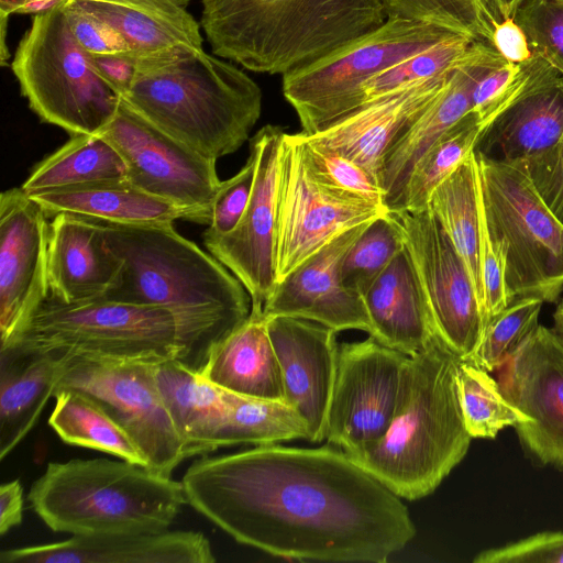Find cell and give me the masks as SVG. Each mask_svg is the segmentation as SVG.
Instances as JSON below:
<instances>
[{
    "mask_svg": "<svg viewBox=\"0 0 563 563\" xmlns=\"http://www.w3.org/2000/svg\"><path fill=\"white\" fill-rule=\"evenodd\" d=\"M180 482L235 541L285 560L384 563L416 534L401 498L329 445L202 455Z\"/></svg>",
    "mask_w": 563,
    "mask_h": 563,
    "instance_id": "cell-1",
    "label": "cell"
},
{
    "mask_svg": "<svg viewBox=\"0 0 563 563\" xmlns=\"http://www.w3.org/2000/svg\"><path fill=\"white\" fill-rule=\"evenodd\" d=\"M95 220L122 262L117 283L99 299L169 310L177 329L175 360L200 372L216 346L251 313L243 284L213 255L180 235L174 223Z\"/></svg>",
    "mask_w": 563,
    "mask_h": 563,
    "instance_id": "cell-2",
    "label": "cell"
},
{
    "mask_svg": "<svg viewBox=\"0 0 563 563\" xmlns=\"http://www.w3.org/2000/svg\"><path fill=\"white\" fill-rule=\"evenodd\" d=\"M122 99L151 123L212 159L238 151L262 110L258 85L203 48L177 46L137 56Z\"/></svg>",
    "mask_w": 563,
    "mask_h": 563,
    "instance_id": "cell-3",
    "label": "cell"
},
{
    "mask_svg": "<svg viewBox=\"0 0 563 563\" xmlns=\"http://www.w3.org/2000/svg\"><path fill=\"white\" fill-rule=\"evenodd\" d=\"M460 361L439 338L409 356L388 429L374 443L347 453L400 498L433 493L467 453L472 437L459 397Z\"/></svg>",
    "mask_w": 563,
    "mask_h": 563,
    "instance_id": "cell-4",
    "label": "cell"
},
{
    "mask_svg": "<svg viewBox=\"0 0 563 563\" xmlns=\"http://www.w3.org/2000/svg\"><path fill=\"white\" fill-rule=\"evenodd\" d=\"M212 53L285 75L380 26L383 0H201Z\"/></svg>",
    "mask_w": 563,
    "mask_h": 563,
    "instance_id": "cell-5",
    "label": "cell"
},
{
    "mask_svg": "<svg viewBox=\"0 0 563 563\" xmlns=\"http://www.w3.org/2000/svg\"><path fill=\"white\" fill-rule=\"evenodd\" d=\"M27 500L49 529L71 536L162 532L187 504L181 482L106 457L48 463Z\"/></svg>",
    "mask_w": 563,
    "mask_h": 563,
    "instance_id": "cell-6",
    "label": "cell"
},
{
    "mask_svg": "<svg viewBox=\"0 0 563 563\" xmlns=\"http://www.w3.org/2000/svg\"><path fill=\"white\" fill-rule=\"evenodd\" d=\"M0 351L156 363L177 357V329L163 307L64 302L48 292Z\"/></svg>",
    "mask_w": 563,
    "mask_h": 563,
    "instance_id": "cell-7",
    "label": "cell"
},
{
    "mask_svg": "<svg viewBox=\"0 0 563 563\" xmlns=\"http://www.w3.org/2000/svg\"><path fill=\"white\" fill-rule=\"evenodd\" d=\"M11 68L33 112L70 135L99 134L122 100L75 37L62 1L33 15Z\"/></svg>",
    "mask_w": 563,
    "mask_h": 563,
    "instance_id": "cell-8",
    "label": "cell"
},
{
    "mask_svg": "<svg viewBox=\"0 0 563 563\" xmlns=\"http://www.w3.org/2000/svg\"><path fill=\"white\" fill-rule=\"evenodd\" d=\"M476 157L487 233L505 263L508 305L521 298L558 301L563 292V223L521 165L477 152Z\"/></svg>",
    "mask_w": 563,
    "mask_h": 563,
    "instance_id": "cell-9",
    "label": "cell"
},
{
    "mask_svg": "<svg viewBox=\"0 0 563 563\" xmlns=\"http://www.w3.org/2000/svg\"><path fill=\"white\" fill-rule=\"evenodd\" d=\"M457 34L387 16L369 33L283 75L284 97L296 111L301 132L316 133L362 107L363 88L378 73Z\"/></svg>",
    "mask_w": 563,
    "mask_h": 563,
    "instance_id": "cell-10",
    "label": "cell"
},
{
    "mask_svg": "<svg viewBox=\"0 0 563 563\" xmlns=\"http://www.w3.org/2000/svg\"><path fill=\"white\" fill-rule=\"evenodd\" d=\"M388 214L402 238L437 336L461 361L471 362L485 323L466 264L429 206Z\"/></svg>",
    "mask_w": 563,
    "mask_h": 563,
    "instance_id": "cell-11",
    "label": "cell"
},
{
    "mask_svg": "<svg viewBox=\"0 0 563 563\" xmlns=\"http://www.w3.org/2000/svg\"><path fill=\"white\" fill-rule=\"evenodd\" d=\"M387 211L384 205L317 178L295 135L285 133L279 161L276 284L344 231Z\"/></svg>",
    "mask_w": 563,
    "mask_h": 563,
    "instance_id": "cell-12",
    "label": "cell"
},
{
    "mask_svg": "<svg viewBox=\"0 0 563 563\" xmlns=\"http://www.w3.org/2000/svg\"><path fill=\"white\" fill-rule=\"evenodd\" d=\"M99 134L121 154L130 184L180 208L187 221L209 225L221 184L216 159L170 136L123 99Z\"/></svg>",
    "mask_w": 563,
    "mask_h": 563,
    "instance_id": "cell-13",
    "label": "cell"
},
{
    "mask_svg": "<svg viewBox=\"0 0 563 563\" xmlns=\"http://www.w3.org/2000/svg\"><path fill=\"white\" fill-rule=\"evenodd\" d=\"M153 364L69 357L56 390L74 388L98 401L129 433L148 467L170 476L186 454L158 390Z\"/></svg>",
    "mask_w": 563,
    "mask_h": 563,
    "instance_id": "cell-14",
    "label": "cell"
},
{
    "mask_svg": "<svg viewBox=\"0 0 563 563\" xmlns=\"http://www.w3.org/2000/svg\"><path fill=\"white\" fill-rule=\"evenodd\" d=\"M408 357L371 335L340 344L327 421L329 444L352 453L386 432L400 399Z\"/></svg>",
    "mask_w": 563,
    "mask_h": 563,
    "instance_id": "cell-15",
    "label": "cell"
},
{
    "mask_svg": "<svg viewBox=\"0 0 563 563\" xmlns=\"http://www.w3.org/2000/svg\"><path fill=\"white\" fill-rule=\"evenodd\" d=\"M285 131L266 124L250 140L256 158L250 202L233 231L216 235L205 231L203 244L247 290L251 311L263 312L276 286L275 241L280 148Z\"/></svg>",
    "mask_w": 563,
    "mask_h": 563,
    "instance_id": "cell-16",
    "label": "cell"
},
{
    "mask_svg": "<svg viewBox=\"0 0 563 563\" xmlns=\"http://www.w3.org/2000/svg\"><path fill=\"white\" fill-rule=\"evenodd\" d=\"M499 369L501 391L531 419L515 427L522 449L563 471V338L539 324Z\"/></svg>",
    "mask_w": 563,
    "mask_h": 563,
    "instance_id": "cell-17",
    "label": "cell"
},
{
    "mask_svg": "<svg viewBox=\"0 0 563 563\" xmlns=\"http://www.w3.org/2000/svg\"><path fill=\"white\" fill-rule=\"evenodd\" d=\"M47 214L21 187L0 196V344L48 295Z\"/></svg>",
    "mask_w": 563,
    "mask_h": 563,
    "instance_id": "cell-18",
    "label": "cell"
},
{
    "mask_svg": "<svg viewBox=\"0 0 563 563\" xmlns=\"http://www.w3.org/2000/svg\"><path fill=\"white\" fill-rule=\"evenodd\" d=\"M369 222L344 231L277 283L263 316L301 318L336 332L361 330L372 335L363 296L345 287L340 275L343 256Z\"/></svg>",
    "mask_w": 563,
    "mask_h": 563,
    "instance_id": "cell-19",
    "label": "cell"
},
{
    "mask_svg": "<svg viewBox=\"0 0 563 563\" xmlns=\"http://www.w3.org/2000/svg\"><path fill=\"white\" fill-rule=\"evenodd\" d=\"M268 333L278 358L285 401L307 421L309 440H325L330 401L336 376V331L307 319L275 316Z\"/></svg>",
    "mask_w": 563,
    "mask_h": 563,
    "instance_id": "cell-20",
    "label": "cell"
},
{
    "mask_svg": "<svg viewBox=\"0 0 563 563\" xmlns=\"http://www.w3.org/2000/svg\"><path fill=\"white\" fill-rule=\"evenodd\" d=\"M514 99L488 123L475 147L489 158L522 163L549 152L563 133V75L532 53Z\"/></svg>",
    "mask_w": 563,
    "mask_h": 563,
    "instance_id": "cell-21",
    "label": "cell"
},
{
    "mask_svg": "<svg viewBox=\"0 0 563 563\" xmlns=\"http://www.w3.org/2000/svg\"><path fill=\"white\" fill-rule=\"evenodd\" d=\"M503 59L489 43L474 41L435 100L389 145L380 173L388 211L398 209L411 172L421 156L449 128L472 111V91L478 77Z\"/></svg>",
    "mask_w": 563,
    "mask_h": 563,
    "instance_id": "cell-22",
    "label": "cell"
},
{
    "mask_svg": "<svg viewBox=\"0 0 563 563\" xmlns=\"http://www.w3.org/2000/svg\"><path fill=\"white\" fill-rule=\"evenodd\" d=\"M1 563H213L211 543L199 531L71 536L0 552Z\"/></svg>",
    "mask_w": 563,
    "mask_h": 563,
    "instance_id": "cell-23",
    "label": "cell"
},
{
    "mask_svg": "<svg viewBox=\"0 0 563 563\" xmlns=\"http://www.w3.org/2000/svg\"><path fill=\"white\" fill-rule=\"evenodd\" d=\"M451 71L366 103L316 133H301L312 143L352 159L380 186L389 145L435 100Z\"/></svg>",
    "mask_w": 563,
    "mask_h": 563,
    "instance_id": "cell-24",
    "label": "cell"
},
{
    "mask_svg": "<svg viewBox=\"0 0 563 563\" xmlns=\"http://www.w3.org/2000/svg\"><path fill=\"white\" fill-rule=\"evenodd\" d=\"M121 260L108 245L99 223L60 212L48 228V292L64 302L102 297L118 280Z\"/></svg>",
    "mask_w": 563,
    "mask_h": 563,
    "instance_id": "cell-25",
    "label": "cell"
},
{
    "mask_svg": "<svg viewBox=\"0 0 563 563\" xmlns=\"http://www.w3.org/2000/svg\"><path fill=\"white\" fill-rule=\"evenodd\" d=\"M378 342L412 356L437 336L407 250L404 249L363 295Z\"/></svg>",
    "mask_w": 563,
    "mask_h": 563,
    "instance_id": "cell-26",
    "label": "cell"
},
{
    "mask_svg": "<svg viewBox=\"0 0 563 563\" xmlns=\"http://www.w3.org/2000/svg\"><path fill=\"white\" fill-rule=\"evenodd\" d=\"M153 367L186 459L220 448L229 415L225 390L176 360L156 362Z\"/></svg>",
    "mask_w": 563,
    "mask_h": 563,
    "instance_id": "cell-27",
    "label": "cell"
},
{
    "mask_svg": "<svg viewBox=\"0 0 563 563\" xmlns=\"http://www.w3.org/2000/svg\"><path fill=\"white\" fill-rule=\"evenodd\" d=\"M199 373L230 393L285 401L280 367L263 312L251 311L216 346Z\"/></svg>",
    "mask_w": 563,
    "mask_h": 563,
    "instance_id": "cell-28",
    "label": "cell"
},
{
    "mask_svg": "<svg viewBox=\"0 0 563 563\" xmlns=\"http://www.w3.org/2000/svg\"><path fill=\"white\" fill-rule=\"evenodd\" d=\"M110 25L136 56L177 46L202 49L200 23L189 0H77Z\"/></svg>",
    "mask_w": 563,
    "mask_h": 563,
    "instance_id": "cell-29",
    "label": "cell"
},
{
    "mask_svg": "<svg viewBox=\"0 0 563 563\" xmlns=\"http://www.w3.org/2000/svg\"><path fill=\"white\" fill-rule=\"evenodd\" d=\"M57 354L0 351V460L37 422L68 363Z\"/></svg>",
    "mask_w": 563,
    "mask_h": 563,
    "instance_id": "cell-30",
    "label": "cell"
},
{
    "mask_svg": "<svg viewBox=\"0 0 563 563\" xmlns=\"http://www.w3.org/2000/svg\"><path fill=\"white\" fill-rule=\"evenodd\" d=\"M29 195L48 217L66 212L126 225H161L187 220L184 210L128 180L84 184Z\"/></svg>",
    "mask_w": 563,
    "mask_h": 563,
    "instance_id": "cell-31",
    "label": "cell"
},
{
    "mask_svg": "<svg viewBox=\"0 0 563 563\" xmlns=\"http://www.w3.org/2000/svg\"><path fill=\"white\" fill-rule=\"evenodd\" d=\"M429 208L466 264L483 310L484 213L475 151L433 190Z\"/></svg>",
    "mask_w": 563,
    "mask_h": 563,
    "instance_id": "cell-32",
    "label": "cell"
},
{
    "mask_svg": "<svg viewBox=\"0 0 563 563\" xmlns=\"http://www.w3.org/2000/svg\"><path fill=\"white\" fill-rule=\"evenodd\" d=\"M119 151L101 134H76L41 161L21 188L26 194L84 184L126 180Z\"/></svg>",
    "mask_w": 563,
    "mask_h": 563,
    "instance_id": "cell-33",
    "label": "cell"
},
{
    "mask_svg": "<svg viewBox=\"0 0 563 563\" xmlns=\"http://www.w3.org/2000/svg\"><path fill=\"white\" fill-rule=\"evenodd\" d=\"M54 398L48 424L64 442L148 467L129 433L93 398L74 388L57 389Z\"/></svg>",
    "mask_w": 563,
    "mask_h": 563,
    "instance_id": "cell-34",
    "label": "cell"
},
{
    "mask_svg": "<svg viewBox=\"0 0 563 563\" xmlns=\"http://www.w3.org/2000/svg\"><path fill=\"white\" fill-rule=\"evenodd\" d=\"M489 122L477 112L470 111L449 128L413 167L397 210L427 208L433 190L475 151Z\"/></svg>",
    "mask_w": 563,
    "mask_h": 563,
    "instance_id": "cell-35",
    "label": "cell"
},
{
    "mask_svg": "<svg viewBox=\"0 0 563 563\" xmlns=\"http://www.w3.org/2000/svg\"><path fill=\"white\" fill-rule=\"evenodd\" d=\"M225 399L229 415L221 446L309 440L307 421L286 401L242 396L228 390Z\"/></svg>",
    "mask_w": 563,
    "mask_h": 563,
    "instance_id": "cell-36",
    "label": "cell"
},
{
    "mask_svg": "<svg viewBox=\"0 0 563 563\" xmlns=\"http://www.w3.org/2000/svg\"><path fill=\"white\" fill-rule=\"evenodd\" d=\"M457 388L465 428L472 439H494L508 426L531 421L504 395L489 372L470 361L459 363Z\"/></svg>",
    "mask_w": 563,
    "mask_h": 563,
    "instance_id": "cell-37",
    "label": "cell"
},
{
    "mask_svg": "<svg viewBox=\"0 0 563 563\" xmlns=\"http://www.w3.org/2000/svg\"><path fill=\"white\" fill-rule=\"evenodd\" d=\"M474 41L453 35L378 73L365 84L362 106L450 73Z\"/></svg>",
    "mask_w": 563,
    "mask_h": 563,
    "instance_id": "cell-38",
    "label": "cell"
},
{
    "mask_svg": "<svg viewBox=\"0 0 563 563\" xmlns=\"http://www.w3.org/2000/svg\"><path fill=\"white\" fill-rule=\"evenodd\" d=\"M383 3L387 16L437 25L489 44L497 24L486 0H383Z\"/></svg>",
    "mask_w": 563,
    "mask_h": 563,
    "instance_id": "cell-39",
    "label": "cell"
},
{
    "mask_svg": "<svg viewBox=\"0 0 563 563\" xmlns=\"http://www.w3.org/2000/svg\"><path fill=\"white\" fill-rule=\"evenodd\" d=\"M402 249V238L388 211L372 220L341 261L343 285L363 296Z\"/></svg>",
    "mask_w": 563,
    "mask_h": 563,
    "instance_id": "cell-40",
    "label": "cell"
},
{
    "mask_svg": "<svg viewBox=\"0 0 563 563\" xmlns=\"http://www.w3.org/2000/svg\"><path fill=\"white\" fill-rule=\"evenodd\" d=\"M542 303L538 298L517 299L493 317L471 362L489 373L499 369L539 325Z\"/></svg>",
    "mask_w": 563,
    "mask_h": 563,
    "instance_id": "cell-41",
    "label": "cell"
},
{
    "mask_svg": "<svg viewBox=\"0 0 563 563\" xmlns=\"http://www.w3.org/2000/svg\"><path fill=\"white\" fill-rule=\"evenodd\" d=\"M301 146L305 163L321 181L385 206V194L375 179L352 159L294 134Z\"/></svg>",
    "mask_w": 563,
    "mask_h": 563,
    "instance_id": "cell-42",
    "label": "cell"
},
{
    "mask_svg": "<svg viewBox=\"0 0 563 563\" xmlns=\"http://www.w3.org/2000/svg\"><path fill=\"white\" fill-rule=\"evenodd\" d=\"M512 19L530 49L563 75V0H522Z\"/></svg>",
    "mask_w": 563,
    "mask_h": 563,
    "instance_id": "cell-43",
    "label": "cell"
},
{
    "mask_svg": "<svg viewBox=\"0 0 563 563\" xmlns=\"http://www.w3.org/2000/svg\"><path fill=\"white\" fill-rule=\"evenodd\" d=\"M255 169L256 158L250 151L245 165L233 177L221 180L206 232L223 235L235 229L250 202Z\"/></svg>",
    "mask_w": 563,
    "mask_h": 563,
    "instance_id": "cell-44",
    "label": "cell"
},
{
    "mask_svg": "<svg viewBox=\"0 0 563 563\" xmlns=\"http://www.w3.org/2000/svg\"><path fill=\"white\" fill-rule=\"evenodd\" d=\"M68 24L81 46L92 55L131 53L121 36L77 0H62Z\"/></svg>",
    "mask_w": 563,
    "mask_h": 563,
    "instance_id": "cell-45",
    "label": "cell"
},
{
    "mask_svg": "<svg viewBox=\"0 0 563 563\" xmlns=\"http://www.w3.org/2000/svg\"><path fill=\"white\" fill-rule=\"evenodd\" d=\"M474 563H563V532H542L477 554Z\"/></svg>",
    "mask_w": 563,
    "mask_h": 563,
    "instance_id": "cell-46",
    "label": "cell"
},
{
    "mask_svg": "<svg viewBox=\"0 0 563 563\" xmlns=\"http://www.w3.org/2000/svg\"><path fill=\"white\" fill-rule=\"evenodd\" d=\"M517 164L525 168L542 200L563 223V133L549 152Z\"/></svg>",
    "mask_w": 563,
    "mask_h": 563,
    "instance_id": "cell-47",
    "label": "cell"
},
{
    "mask_svg": "<svg viewBox=\"0 0 563 563\" xmlns=\"http://www.w3.org/2000/svg\"><path fill=\"white\" fill-rule=\"evenodd\" d=\"M92 56L101 76L122 97L136 76L137 56L132 53Z\"/></svg>",
    "mask_w": 563,
    "mask_h": 563,
    "instance_id": "cell-48",
    "label": "cell"
},
{
    "mask_svg": "<svg viewBox=\"0 0 563 563\" xmlns=\"http://www.w3.org/2000/svg\"><path fill=\"white\" fill-rule=\"evenodd\" d=\"M490 45L508 62L521 64L532 57V51L521 27L512 18L494 26Z\"/></svg>",
    "mask_w": 563,
    "mask_h": 563,
    "instance_id": "cell-49",
    "label": "cell"
},
{
    "mask_svg": "<svg viewBox=\"0 0 563 563\" xmlns=\"http://www.w3.org/2000/svg\"><path fill=\"white\" fill-rule=\"evenodd\" d=\"M23 487L19 479L0 486V534L19 526L23 518Z\"/></svg>",
    "mask_w": 563,
    "mask_h": 563,
    "instance_id": "cell-50",
    "label": "cell"
},
{
    "mask_svg": "<svg viewBox=\"0 0 563 563\" xmlns=\"http://www.w3.org/2000/svg\"><path fill=\"white\" fill-rule=\"evenodd\" d=\"M62 0H11L0 12L11 13H37Z\"/></svg>",
    "mask_w": 563,
    "mask_h": 563,
    "instance_id": "cell-51",
    "label": "cell"
},
{
    "mask_svg": "<svg viewBox=\"0 0 563 563\" xmlns=\"http://www.w3.org/2000/svg\"><path fill=\"white\" fill-rule=\"evenodd\" d=\"M521 1L522 0H486V3L495 21L499 23L505 19L512 18Z\"/></svg>",
    "mask_w": 563,
    "mask_h": 563,
    "instance_id": "cell-52",
    "label": "cell"
},
{
    "mask_svg": "<svg viewBox=\"0 0 563 563\" xmlns=\"http://www.w3.org/2000/svg\"><path fill=\"white\" fill-rule=\"evenodd\" d=\"M9 15L8 13H4V12H0V27H1V40H0V44H1V48H0V62H1V65H5V62L9 57V54H8V49L5 47V34H7V24H8V20H9Z\"/></svg>",
    "mask_w": 563,
    "mask_h": 563,
    "instance_id": "cell-53",
    "label": "cell"
},
{
    "mask_svg": "<svg viewBox=\"0 0 563 563\" xmlns=\"http://www.w3.org/2000/svg\"><path fill=\"white\" fill-rule=\"evenodd\" d=\"M553 330L563 338V298L556 305L555 311L553 313Z\"/></svg>",
    "mask_w": 563,
    "mask_h": 563,
    "instance_id": "cell-54",
    "label": "cell"
}]
</instances>
